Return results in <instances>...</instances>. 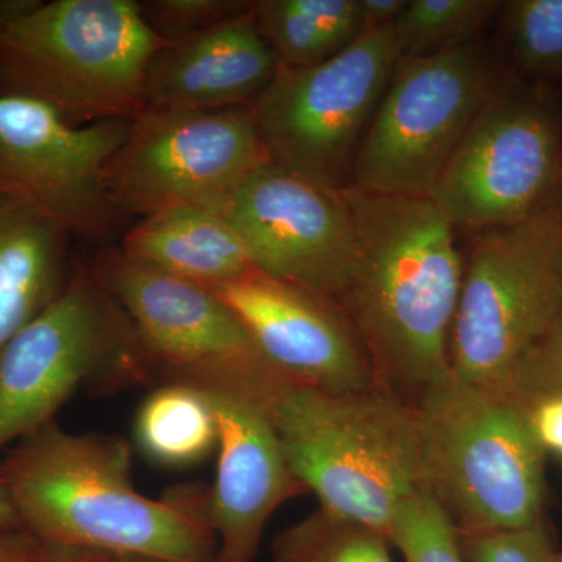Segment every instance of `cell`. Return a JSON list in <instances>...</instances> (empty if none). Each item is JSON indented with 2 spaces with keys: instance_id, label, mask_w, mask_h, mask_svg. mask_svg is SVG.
Returning a JSON list of instances; mask_svg holds the SVG:
<instances>
[{
  "instance_id": "obj_2",
  "label": "cell",
  "mask_w": 562,
  "mask_h": 562,
  "mask_svg": "<svg viewBox=\"0 0 562 562\" xmlns=\"http://www.w3.org/2000/svg\"><path fill=\"white\" fill-rule=\"evenodd\" d=\"M357 266L335 303L376 380L413 405L452 375L462 281L457 231L430 198L344 188Z\"/></svg>"
},
{
  "instance_id": "obj_22",
  "label": "cell",
  "mask_w": 562,
  "mask_h": 562,
  "mask_svg": "<svg viewBox=\"0 0 562 562\" xmlns=\"http://www.w3.org/2000/svg\"><path fill=\"white\" fill-rule=\"evenodd\" d=\"M502 7L495 0H406L392 24L398 61L475 43Z\"/></svg>"
},
{
  "instance_id": "obj_17",
  "label": "cell",
  "mask_w": 562,
  "mask_h": 562,
  "mask_svg": "<svg viewBox=\"0 0 562 562\" xmlns=\"http://www.w3.org/2000/svg\"><path fill=\"white\" fill-rule=\"evenodd\" d=\"M279 61L250 9L211 31L166 44L146 72V110L210 111L254 105Z\"/></svg>"
},
{
  "instance_id": "obj_12",
  "label": "cell",
  "mask_w": 562,
  "mask_h": 562,
  "mask_svg": "<svg viewBox=\"0 0 562 562\" xmlns=\"http://www.w3.org/2000/svg\"><path fill=\"white\" fill-rule=\"evenodd\" d=\"M268 165L251 105L144 110L111 158L109 184L120 213L146 217L173 206L213 210Z\"/></svg>"
},
{
  "instance_id": "obj_34",
  "label": "cell",
  "mask_w": 562,
  "mask_h": 562,
  "mask_svg": "<svg viewBox=\"0 0 562 562\" xmlns=\"http://www.w3.org/2000/svg\"><path fill=\"white\" fill-rule=\"evenodd\" d=\"M561 220H562V199H561Z\"/></svg>"
},
{
  "instance_id": "obj_15",
  "label": "cell",
  "mask_w": 562,
  "mask_h": 562,
  "mask_svg": "<svg viewBox=\"0 0 562 562\" xmlns=\"http://www.w3.org/2000/svg\"><path fill=\"white\" fill-rule=\"evenodd\" d=\"M213 291L292 386L349 391L382 384L346 317L327 299L258 271Z\"/></svg>"
},
{
  "instance_id": "obj_16",
  "label": "cell",
  "mask_w": 562,
  "mask_h": 562,
  "mask_svg": "<svg viewBox=\"0 0 562 562\" xmlns=\"http://www.w3.org/2000/svg\"><path fill=\"white\" fill-rule=\"evenodd\" d=\"M211 402L220 422L216 482L210 487L216 562H251L273 513L308 491L291 472L271 414Z\"/></svg>"
},
{
  "instance_id": "obj_5",
  "label": "cell",
  "mask_w": 562,
  "mask_h": 562,
  "mask_svg": "<svg viewBox=\"0 0 562 562\" xmlns=\"http://www.w3.org/2000/svg\"><path fill=\"white\" fill-rule=\"evenodd\" d=\"M414 406L425 484L461 538L542 525L547 452L528 406L453 375Z\"/></svg>"
},
{
  "instance_id": "obj_20",
  "label": "cell",
  "mask_w": 562,
  "mask_h": 562,
  "mask_svg": "<svg viewBox=\"0 0 562 562\" xmlns=\"http://www.w3.org/2000/svg\"><path fill=\"white\" fill-rule=\"evenodd\" d=\"M251 14L281 68L330 60L364 32L358 0H258Z\"/></svg>"
},
{
  "instance_id": "obj_26",
  "label": "cell",
  "mask_w": 562,
  "mask_h": 562,
  "mask_svg": "<svg viewBox=\"0 0 562 562\" xmlns=\"http://www.w3.org/2000/svg\"><path fill=\"white\" fill-rule=\"evenodd\" d=\"M528 408L562 397V314L514 366L505 387Z\"/></svg>"
},
{
  "instance_id": "obj_11",
  "label": "cell",
  "mask_w": 562,
  "mask_h": 562,
  "mask_svg": "<svg viewBox=\"0 0 562 562\" xmlns=\"http://www.w3.org/2000/svg\"><path fill=\"white\" fill-rule=\"evenodd\" d=\"M398 63L392 25L362 32L347 49L308 68H279L254 102L272 165L347 188L376 106Z\"/></svg>"
},
{
  "instance_id": "obj_24",
  "label": "cell",
  "mask_w": 562,
  "mask_h": 562,
  "mask_svg": "<svg viewBox=\"0 0 562 562\" xmlns=\"http://www.w3.org/2000/svg\"><path fill=\"white\" fill-rule=\"evenodd\" d=\"M390 539L405 562H465L460 531L428 490L402 503Z\"/></svg>"
},
{
  "instance_id": "obj_3",
  "label": "cell",
  "mask_w": 562,
  "mask_h": 562,
  "mask_svg": "<svg viewBox=\"0 0 562 562\" xmlns=\"http://www.w3.org/2000/svg\"><path fill=\"white\" fill-rule=\"evenodd\" d=\"M162 46L135 0H0V95L74 125L132 121Z\"/></svg>"
},
{
  "instance_id": "obj_14",
  "label": "cell",
  "mask_w": 562,
  "mask_h": 562,
  "mask_svg": "<svg viewBox=\"0 0 562 562\" xmlns=\"http://www.w3.org/2000/svg\"><path fill=\"white\" fill-rule=\"evenodd\" d=\"M128 125H74L44 103L0 95V183L27 195L70 236L101 238L120 214L109 166Z\"/></svg>"
},
{
  "instance_id": "obj_32",
  "label": "cell",
  "mask_w": 562,
  "mask_h": 562,
  "mask_svg": "<svg viewBox=\"0 0 562 562\" xmlns=\"http://www.w3.org/2000/svg\"><path fill=\"white\" fill-rule=\"evenodd\" d=\"M21 522L18 514L7 497L5 492L0 487V528H20Z\"/></svg>"
},
{
  "instance_id": "obj_6",
  "label": "cell",
  "mask_w": 562,
  "mask_h": 562,
  "mask_svg": "<svg viewBox=\"0 0 562 562\" xmlns=\"http://www.w3.org/2000/svg\"><path fill=\"white\" fill-rule=\"evenodd\" d=\"M157 383L131 317L81 266L38 316L0 347V450L55 422L77 392Z\"/></svg>"
},
{
  "instance_id": "obj_29",
  "label": "cell",
  "mask_w": 562,
  "mask_h": 562,
  "mask_svg": "<svg viewBox=\"0 0 562 562\" xmlns=\"http://www.w3.org/2000/svg\"><path fill=\"white\" fill-rule=\"evenodd\" d=\"M44 543L24 528H0V562H41Z\"/></svg>"
},
{
  "instance_id": "obj_31",
  "label": "cell",
  "mask_w": 562,
  "mask_h": 562,
  "mask_svg": "<svg viewBox=\"0 0 562 562\" xmlns=\"http://www.w3.org/2000/svg\"><path fill=\"white\" fill-rule=\"evenodd\" d=\"M41 562H114V557L110 553L99 552V550L44 543L43 561Z\"/></svg>"
},
{
  "instance_id": "obj_9",
  "label": "cell",
  "mask_w": 562,
  "mask_h": 562,
  "mask_svg": "<svg viewBox=\"0 0 562 562\" xmlns=\"http://www.w3.org/2000/svg\"><path fill=\"white\" fill-rule=\"evenodd\" d=\"M562 198V98L503 74L430 195L468 235L519 224Z\"/></svg>"
},
{
  "instance_id": "obj_18",
  "label": "cell",
  "mask_w": 562,
  "mask_h": 562,
  "mask_svg": "<svg viewBox=\"0 0 562 562\" xmlns=\"http://www.w3.org/2000/svg\"><path fill=\"white\" fill-rule=\"evenodd\" d=\"M69 238L27 195L0 183V347L65 290Z\"/></svg>"
},
{
  "instance_id": "obj_7",
  "label": "cell",
  "mask_w": 562,
  "mask_h": 562,
  "mask_svg": "<svg viewBox=\"0 0 562 562\" xmlns=\"http://www.w3.org/2000/svg\"><path fill=\"white\" fill-rule=\"evenodd\" d=\"M91 271L131 317L157 382L272 416L292 384L262 357L216 292L133 261L121 250L102 254Z\"/></svg>"
},
{
  "instance_id": "obj_8",
  "label": "cell",
  "mask_w": 562,
  "mask_h": 562,
  "mask_svg": "<svg viewBox=\"0 0 562 562\" xmlns=\"http://www.w3.org/2000/svg\"><path fill=\"white\" fill-rule=\"evenodd\" d=\"M561 199L519 224L472 235L450 338L454 379L503 390L561 316Z\"/></svg>"
},
{
  "instance_id": "obj_25",
  "label": "cell",
  "mask_w": 562,
  "mask_h": 562,
  "mask_svg": "<svg viewBox=\"0 0 562 562\" xmlns=\"http://www.w3.org/2000/svg\"><path fill=\"white\" fill-rule=\"evenodd\" d=\"M241 0H144L140 14L165 44L181 43L211 31L250 9Z\"/></svg>"
},
{
  "instance_id": "obj_30",
  "label": "cell",
  "mask_w": 562,
  "mask_h": 562,
  "mask_svg": "<svg viewBox=\"0 0 562 562\" xmlns=\"http://www.w3.org/2000/svg\"><path fill=\"white\" fill-rule=\"evenodd\" d=\"M405 5L406 0H358L364 32L394 24Z\"/></svg>"
},
{
  "instance_id": "obj_13",
  "label": "cell",
  "mask_w": 562,
  "mask_h": 562,
  "mask_svg": "<svg viewBox=\"0 0 562 562\" xmlns=\"http://www.w3.org/2000/svg\"><path fill=\"white\" fill-rule=\"evenodd\" d=\"M213 210L239 233L258 272L333 303L341 297L357 266L344 188L271 162Z\"/></svg>"
},
{
  "instance_id": "obj_21",
  "label": "cell",
  "mask_w": 562,
  "mask_h": 562,
  "mask_svg": "<svg viewBox=\"0 0 562 562\" xmlns=\"http://www.w3.org/2000/svg\"><path fill=\"white\" fill-rule=\"evenodd\" d=\"M139 452L165 469L201 464L220 449L214 403L202 392L161 384L140 403L135 417Z\"/></svg>"
},
{
  "instance_id": "obj_4",
  "label": "cell",
  "mask_w": 562,
  "mask_h": 562,
  "mask_svg": "<svg viewBox=\"0 0 562 562\" xmlns=\"http://www.w3.org/2000/svg\"><path fill=\"white\" fill-rule=\"evenodd\" d=\"M272 422L291 472L325 512L390 538L402 503L427 490L416 406L383 384L291 386Z\"/></svg>"
},
{
  "instance_id": "obj_23",
  "label": "cell",
  "mask_w": 562,
  "mask_h": 562,
  "mask_svg": "<svg viewBox=\"0 0 562 562\" xmlns=\"http://www.w3.org/2000/svg\"><path fill=\"white\" fill-rule=\"evenodd\" d=\"M384 532L317 508L273 539V562H394Z\"/></svg>"
},
{
  "instance_id": "obj_28",
  "label": "cell",
  "mask_w": 562,
  "mask_h": 562,
  "mask_svg": "<svg viewBox=\"0 0 562 562\" xmlns=\"http://www.w3.org/2000/svg\"><path fill=\"white\" fill-rule=\"evenodd\" d=\"M531 424L543 450L562 454V397L536 403L531 408Z\"/></svg>"
},
{
  "instance_id": "obj_10",
  "label": "cell",
  "mask_w": 562,
  "mask_h": 562,
  "mask_svg": "<svg viewBox=\"0 0 562 562\" xmlns=\"http://www.w3.org/2000/svg\"><path fill=\"white\" fill-rule=\"evenodd\" d=\"M502 77L480 41L398 61L355 157L349 187L430 198Z\"/></svg>"
},
{
  "instance_id": "obj_19",
  "label": "cell",
  "mask_w": 562,
  "mask_h": 562,
  "mask_svg": "<svg viewBox=\"0 0 562 562\" xmlns=\"http://www.w3.org/2000/svg\"><path fill=\"white\" fill-rule=\"evenodd\" d=\"M120 250L133 261L210 290L257 272L239 233L205 206H173L143 217Z\"/></svg>"
},
{
  "instance_id": "obj_33",
  "label": "cell",
  "mask_w": 562,
  "mask_h": 562,
  "mask_svg": "<svg viewBox=\"0 0 562 562\" xmlns=\"http://www.w3.org/2000/svg\"><path fill=\"white\" fill-rule=\"evenodd\" d=\"M114 562H171V561L157 560V558H149V557H133V554H124V557H114Z\"/></svg>"
},
{
  "instance_id": "obj_1",
  "label": "cell",
  "mask_w": 562,
  "mask_h": 562,
  "mask_svg": "<svg viewBox=\"0 0 562 562\" xmlns=\"http://www.w3.org/2000/svg\"><path fill=\"white\" fill-rule=\"evenodd\" d=\"M0 487L21 527L43 543L216 562L210 487L188 484L146 497L133 486L132 446L122 436L76 435L52 422L0 462Z\"/></svg>"
},
{
  "instance_id": "obj_27",
  "label": "cell",
  "mask_w": 562,
  "mask_h": 562,
  "mask_svg": "<svg viewBox=\"0 0 562 562\" xmlns=\"http://www.w3.org/2000/svg\"><path fill=\"white\" fill-rule=\"evenodd\" d=\"M465 562H562L549 536L539 527L462 536Z\"/></svg>"
}]
</instances>
